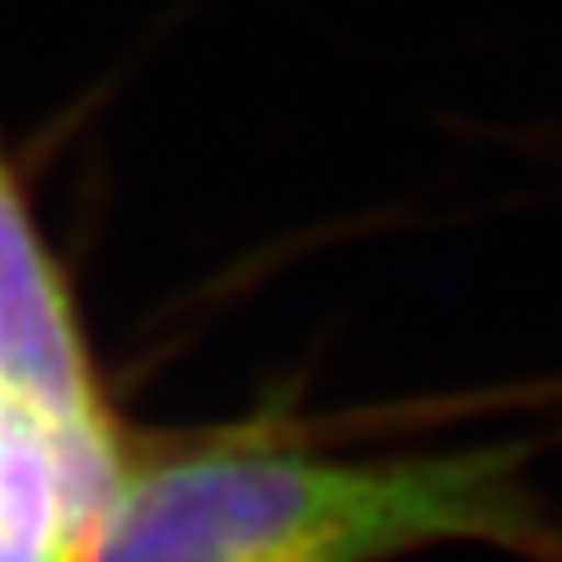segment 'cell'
<instances>
[{
	"label": "cell",
	"instance_id": "1",
	"mask_svg": "<svg viewBox=\"0 0 562 562\" xmlns=\"http://www.w3.org/2000/svg\"><path fill=\"white\" fill-rule=\"evenodd\" d=\"M454 539L562 553L530 506L520 450L347 460L221 441L122 464L80 562H390Z\"/></svg>",
	"mask_w": 562,
	"mask_h": 562
}]
</instances>
